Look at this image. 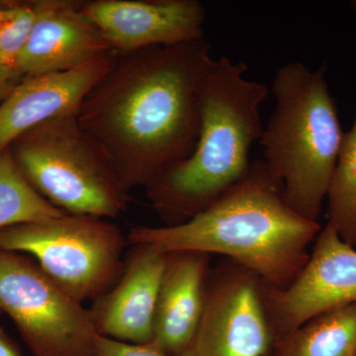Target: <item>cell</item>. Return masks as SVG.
<instances>
[{
    "instance_id": "6da1fadb",
    "label": "cell",
    "mask_w": 356,
    "mask_h": 356,
    "mask_svg": "<svg viewBox=\"0 0 356 356\" xmlns=\"http://www.w3.org/2000/svg\"><path fill=\"white\" fill-rule=\"evenodd\" d=\"M214 60L204 38L119 55L83 100L77 121L129 191L146 188L191 156L200 131L201 89Z\"/></svg>"
},
{
    "instance_id": "7a4b0ae2",
    "label": "cell",
    "mask_w": 356,
    "mask_h": 356,
    "mask_svg": "<svg viewBox=\"0 0 356 356\" xmlns=\"http://www.w3.org/2000/svg\"><path fill=\"white\" fill-rule=\"evenodd\" d=\"M283 197L282 185L264 161H255L242 181L205 209L175 226H134L131 245L161 252L226 255L277 288H286L305 266L321 231Z\"/></svg>"
},
{
    "instance_id": "3957f363",
    "label": "cell",
    "mask_w": 356,
    "mask_h": 356,
    "mask_svg": "<svg viewBox=\"0 0 356 356\" xmlns=\"http://www.w3.org/2000/svg\"><path fill=\"white\" fill-rule=\"evenodd\" d=\"M248 67L214 60L201 89L200 131L191 156L147 186L165 226L191 219L250 172V149L261 140V106L268 89L245 76Z\"/></svg>"
},
{
    "instance_id": "277c9868",
    "label": "cell",
    "mask_w": 356,
    "mask_h": 356,
    "mask_svg": "<svg viewBox=\"0 0 356 356\" xmlns=\"http://www.w3.org/2000/svg\"><path fill=\"white\" fill-rule=\"evenodd\" d=\"M273 95L275 108L259 140L262 161L280 180L288 205L318 222L344 135L325 67L283 65L274 76Z\"/></svg>"
},
{
    "instance_id": "5b68a950",
    "label": "cell",
    "mask_w": 356,
    "mask_h": 356,
    "mask_svg": "<svg viewBox=\"0 0 356 356\" xmlns=\"http://www.w3.org/2000/svg\"><path fill=\"white\" fill-rule=\"evenodd\" d=\"M8 149L35 191L65 214L110 219L128 209L130 191L76 113L31 129Z\"/></svg>"
},
{
    "instance_id": "8992f818",
    "label": "cell",
    "mask_w": 356,
    "mask_h": 356,
    "mask_svg": "<svg viewBox=\"0 0 356 356\" xmlns=\"http://www.w3.org/2000/svg\"><path fill=\"white\" fill-rule=\"evenodd\" d=\"M127 243L117 225L90 216L64 215L0 231V250L31 255L63 291L83 305L119 280Z\"/></svg>"
},
{
    "instance_id": "52a82bcc",
    "label": "cell",
    "mask_w": 356,
    "mask_h": 356,
    "mask_svg": "<svg viewBox=\"0 0 356 356\" xmlns=\"http://www.w3.org/2000/svg\"><path fill=\"white\" fill-rule=\"evenodd\" d=\"M0 311L13 318L33 356H93L99 334L88 308L19 252L0 250Z\"/></svg>"
},
{
    "instance_id": "ba28073f",
    "label": "cell",
    "mask_w": 356,
    "mask_h": 356,
    "mask_svg": "<svg viewBox=\"0 0 356 356\" xmlns=\"http://www.w3.org/2000/svg\"><path fill=\"white\" fill-rule=\"evenodd\" d=\"M81 8L120 56L203 39L207 16L198 0H91Z\"/></svg>"
},
{
    "instance_id": "9c48e42d",
    "label": "cell",
    "mask_w": 356,
    "mask_h": 356,
    "mask_svg": "<svg viewBox=\"0 0 356 356\" xmlns=\"http://www.w3.org/2000/svg\"><path fill=\"white\" fill-rule=\"evenodd\" d=\"M315 242L305 266L275 297L280 324L291 334L325 312L356 303L355 248L327 222Z\"/></svg>"
},
{
    "instance_id": "30bf717a",
    "label": "cell",
    "mask_w": 356,
    "mask_h": 356,
    "mask_svg": "<svg viewBox=\"0 0 356 356\" xmlns=\"http://www.w3.org/2000/svg\"><path fill=\"white\" fill-rule=\"evenodd\" d=\"M166 252L149 245H133L113 287L88 308L99 336L132 344L151 343Z\"/></svg>"
},
{
    "instance_id": "8fae6325",
    "label": "cell",
    "mask_w": 356,
    "mask_h": 356,
    "mask_svg": "<svg viewBox=\"0 0 356 356\" xmlns=\"http://www.w3.org/2000/svg\"><path fill=\"white\" fill-rule=\"evenodd\" d=\"M118 57L111 51L67 72L23 77L0 104V153L31 129L77 113Z\"/></svg>"
},
{
    "instance_id": "7c38bea8",
    "label": "cell",
    "mask_w": 356,
    "mask_h": 356,
    "mask_svg": "<svg viewBox=\"0 0 356 356\" xmlns=\"http://www.w3.org/2000/svg\"><path fill=\"white\" fill-rule=\"evenodd\" d=\"M34 24L16 70L23 77L67 72L114 51L81 1L35 0Z\"/></svg>"
},
{
    "instance_id": "4fadbf2b",
    "label": "cell",
    "mask_w": 356,
    "mask_h": 356,
    "mask_svg": "<svg viewBox=\"0 0 356 356\" xmlns=\"http://www.w3.org/2000/svg\"><path fill=\"white\" fill-rule=\"evenodd\" d=\"M269 339L259 291L238 280L206 295L197 332L182 356H262Z\"/></svg>"
},
{
    "instance_id": "5bb4252c",
    "label": "cell",
    "mask_w": 356,
    "mask_h": 356,
    "mask_svg": "<svg viewBox=\"0 0 356 356\" xmlns=\"http://www.w3.org/2000/svg\"><path fill=\"white\" fill-rule=\"evenodd\" d=\"M206 255L195 252H168L151 343L166 355H184L197 332L207 295Z\"/></svg>"
},
{
    "instance_id": "9a60e30c",
    "label": "cell",
    "mask_w": 356,
    "mask_h": 356,
    "mask_svg": "<svg viewBox=\"0 0 356 356\" xmlns=\"http://www.w3.org/2000/svg\"><path fill=\"white\" fill-rule=\"evenodd\" d=\"M293 336L290 356H355L356 303L325 312Z\"/></svg>"
},
{
    "instance_id": "2e32d148",
    "label": "cell",
    "mask_w": 356,
    "mask_h": 356,
    "mask_svg": "<svg viewBox=\"0 0 356 356\" xmlns=\"http://www.w3.org/2000/svg\"><path fill=\"white\" fill-rule=\"evenodd\" d=\"M35 191L16 165L10 149L0 153V231L17 225L64 216Z\"/></svg>"
},
{
    "instance_id": "e0dca14e",
    "label": "cell",
    "mask_w": 356,
    "mask_h": 356,
    "mask_svg": "<svg viewBox=\"0 0 356 356\" xmlns=\"http://www.w3.org/2000/svg\"><path fill=\"white\" fill-rule=\"evenodd\" d=\"M327 224L341 240L356 245V116L353 127L344 133L343 144L327 194Z\"/></svg>"
},
{
    "instance_id": "ac0fdd59",
    "label": "cell",
    "mask_w": 356,
    "mask_h": 356,
    "mask_svg": "<svg viewBox=\"0 0 356 356\" xmlns=\"http://www.w3.org/2000/svg\"><path fill=\"white\" fill-rule=\"evenodd\" d=\"M35 16V0H0V65L16 70Z\"/></svg>"
},
{
    "instance_id": "d6986e66",
    "label": "cell",
    "mask_w": 356,
    "mask_h": 356,
    "mask_svg": "<svg viewBox=\"0 0 356 356\" xmlns=\"http://www.w3.org/2000/svg\"><path fill=\"white\" fill-rule=\"evenodd\" d=\"M93 356H170L153 343H122L102 336L96 337Z\"/></svg>"
},
{
    "instance_id": "ffe728a7",
    "label": "cell",
    "mask_w": 356,
    "mask_h": 356,
    "mask_svg": "<svg viewBox=\"0 0 356 356\" xmlns=\"http://www.w3.org/2000/svg\"><path fill=\"white\" fill-rule=\"evenodd\" d=\"M22 79L18 70L0 65V104L8 97Z\"/></svg>"
},
{
    "instance_id": "44dd1931",
    "label": "cell",
    "mask_w": 356,
    "mask_h": 356,
    "mask_svg": "<svg viewBox=\"0 0 356 356\" xmlns=\"http://www.w3.org/2000/svg\"><path fill=\"white\" fill-rule=\"evenodd\" d=\"M0 356H21L10 339L0 330Z\"/></svg>"
},
{
    "instance_id": "7402d4cb",
    "label": "cell",
    "mask_w": 356,
    "mask_h": 356,
    "mask_svg": "<svg viewBox=\"0 0 356 356\" xmlns=\"http://www.w3.org/2000/svg\"><path fill=\"white\" fill-rule=\"evenodd\" d=\"M351 7H353V11H355L356 14V0H355V1L351 2Z\"/></svg>"
},
{
    "instance_id": "603a6c76",
    "label": "cell",
    "mask_w": 356,
    "mask_h": 356,
    "mask_svg": "<svg viewBox=\"0 0 356 356\" xmlns=\"http://www.w3.org/2000/svg\"><path fill=\"white\" fill-rule=\"evenodd\" d=\"M355 356H356V353H355Z\"/></svg>"
}]
</instances>
